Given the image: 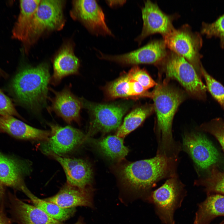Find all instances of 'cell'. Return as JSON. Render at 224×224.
<instances>
[{"label": "cell", "instance_id": "cell-1", "mask_svg": "<svg viewBox=\"0 0 224 224\" xmlns=\"http://www.w3.org/2000/svg\"><path fill=\"white\" fill-rule=\"evenodd\" d=\"M50 77L48 66L45 63L34 67H25L12 80L10 92L17 103L38 111L46 105Z\"/></svg>", "mask_w": 224, "mask_h": 224}, {"label": "cell", "instance_id": "cell-2", "mask_svg": "<svg viewBox=\"0 0 224 224\" xmlns=\"http://www.w3.org/2000/svg\"><path fill=\"white\" fill-rule=\"evenodd\" d=\"M170 160L158 155L148 159L125 164L120 168L119 175L125 185L136 192L144 200L151 203V189L169 170Z\"/></svg>", "mask_w": 224, "mask_h": 224}, {"label": "cell", "instance_id": "cell-3", "mask_svg": "<svg viewBox=\"0 0 224 224\" xmlns=\"http://www.w3.org/2000/svg\"><path fill=\"white\" fill-rule=\"evenodd\" d=\"M184 92L164 79L157 83L151 92L154 110L157 117L158 129L164 144L172 140V125L174 116L180 104L185 99Z\"/></svg>", "mask_w": 224, "mask_h": 224}, {"label": "cell", "instance_id": "cell-4", "mask_svg": "<svg viewBox=\"0 0 224 224\" xmlns=\"http://www.w3.org/2000/svg\"><path fill=\"white\" fill-rule=\"evenodd\" d=\"M155 65L160 72L165 74V79L175 80L192 97L199 100H206L207 89L201 77L184 58L169 49L165 57Z\"/></svg>", "mask_w": 224, "mask_h": 224}, {"label": "cell", "instance_id": "cell-5", "mask_svg": "<svg viewBox=\"0 0 224 224\" xmlns=\"http://www.w3.org/2000/svg\"><path fill=\"white\" fill-rule=\"evenodd\" d=\"M201 35L200 33L193 31L186 24L178 29L175 28L163 37L167 48L187 60L201 77L202 64L200 60L203 56L200 51L203 44Z\"/></svg>", "mask_w": 224, "mask_h": 224}, {"label": "cell", "instance_id": "cell-6", "mask_svg": "<svg viewBox=\"0 0 224 224\" xmlns=\"http://www.w3.org/2000/svg\"><path fill=\"white\" fill-rule=\"evenodd\" d=\"M81 100L83 107L91 114L88 135L98 132L107 133L119 128L124 115L132 105L129 102L99 104Z\"/></svg>", "mask_w": 224, "mask_h": 224}, {"label": "cell", "instance_id": "cell-7", "mask_svg": "<svg viewBox=\"0 0 224 224\" xmlns=\"http://www.w3.org/2000/svg\"><path fill=\"white\" fill-rule=\"evenodd\" d=\"M64 3L62 0H40L34 14L28 40L24 46L26 51L44 32L60 30L63 27L65 23Z\"/></svg>", "mask_w": 224, "mask_h": 224}, {"label": "cell", "instance_id": "cell-8", "mask_svg": "<svg viewBox=\"0 0 224 224\" xmlns=\"http://www.w3.org/2000/svg\"><path fill=\"white\" fill-rule=\"evenodd\" d=\"M186 195L182 184L174 178L167 180L161 186L152 191L151 203L155 213L164 224H175L174 214L181 206Z\"/></svg>", "mask_w": 224, "mask_h": 224}, {"label": "cell", "instance_id": "cell-9", "mask_svg": "<svg viewBox=\"0 0 224 224\" xmlns=\"http://www.w3.org/2000/svg\"><path fill=\"white\" fill-rule=\"evenodd\" d=\"M163 39L154 40L136 50L124 54L107 55L99 52L100 59L123 65L153 64L156 65L166 56L168 50Z\"/></svg>", "mask_w": 224, "mask_h": 224}, {"label": "cell", "instance_id": "cell-10", "mask_svg": "<svg viewBox=\"0 0 224 224\" xmlns=\"http://www.w3.org/2000/svg\"><path fill=\"white\" fill-rule=\"evenodd\" d=\"M70 14L73 19L81 22L92 34L113 36L106 23L104 12L96 1H73Z\"/></svg>", "mask_w": 224, "mask_h": 224}, {"label": "cell", "instance_id": "cell-11", "mask_svg": "<svg viewBox=\"0 0 224 224\" xmlns=\"http://www.w3.org/2000/svg\"><path fill=\"white\" fill-rule=\"evenodd\" d=\"M143 25L141 33L135 39L140 44L148 36L156 33L166 35L175 28L172 22L176 15H168L163 12L156 3L149 0L144 2L142 9Z\"/></svg>", "mask_w": 224, "mask_h": 224}, {"label": "cell", "instance_id": "cell-12", "mask_svg": "<svg viewBox=\"0 0 224 224\" xmlns=\"http://www.w3.org/2000/svg\"><path fill=\"white\" fill-rule=\"evenodd\" d=\"M50 135L42 147L49 154L59 156L69 152L77 147L86 138L80 130L70 126L62 127L54 124H49Z\"/></svg>", "mask_w": 224, "mask_h": 224}, {"label": "cell", "instance_id": "cell-13", "mask_svg": "<svg viewBox=\"0 0 224 224\" xmlns=\"http://www.w3.org/2000/svg\"><path fill=\"white\" fill-rule=\"evenodd\" d=\"M183 144L184 149L200 169L209 168L219 159L217 149L205 136L200 133L192 132L184 135Z\"/></svg>", "mask_w": 224, "mask_h": 224}, {"label": "cell", "instance_id": "cell-14", "mask_svg": "<svg viewBox=\"0 0 224 224\" xmlns=\"http://www.w3.org/2000/svg\"><path fill=\"white\" fill-rule=\"evenodd\" d=\"M71 85L66 86L59 91L51 90L54 96L50 99L51 105L49 112H54L68 124L73 122H80V112L83 107L81 98L77 97L71 90Z\"/></svg>", "mask_w": 224, "mask_h": 224}, {"label": "cell", "instance_id": "cell-15", "mask_svg": "<svg viewBox=\"0 0 224 224\" xmlns=\"http://www.w3.org/2000/svg\"><path fill=\"white\" fill-rule=\"evenodd\" d=\"M50 154L63 168L67 184L82 189L87 188L91 181L92 175L91 167L88 162L80 159Z\"/></svg>", "mask_w": 224, "mask_h": 224}, {"label": "cell", "instance_id": "cell-16", "mask_svg": "<svg viewBox=\"0 0 224 224\" xmlns=\"http://www.w3.org/2000/svg\"><path fill=\"white\" fill-rule=\"evenodd\" d=\"M104 90L106 97L110 100L120 98L137 99L142 97L151 98V92L131 79L126 72L107 84Z\"/></svg>", "mask_w": 224, "mask_h": 224}, {"label": "cell", "instance_id": "cell-17", "mask_svg": "<svg viewBox=\"0 0 224 224\" xmlns=\"http://www.w3.org/2000/svg\"><path fill=\"white\" fill-rule=\"evenodd\" d=\"M92 192L86 188L82 189L67 183L55 195L43 199L63 208L79 206L92 208Z\"/></svg>", "mask_w": 224, "mask_h": 224}, {"label": "cell", "instance_id": "cell-18", "mask_svg": "<svg viewBox=\"0 0 224 224\" xmlns=\"http://www.w3.org/2000/svg\"><path fill=\"white\" fill-rule=\"evenodd\" d=\"M0 132L6 133L16 138L24 140L47 141L50 131L31 126L14 116L0 115Z\"/></svg>", "mask_w": 224, "mask_h": 224}, {"label": "cell", "instance_id": "cell-19", "mask_svg": "<svg viewBox=\"0 0 224 224\" xmlns=\"http://www.w3.org/2000/svg\"><path fill=\"white\" fill-rule=\"evenodd\" d=\"M53 66L54 72L50 82L54 86L65 77L78 74L80 62L71 44L67 43L61 48L54 58Z\"/></svg>", "mask_w": 224, "mask_h": 224}, {"label": "cell", "instance_id": "cell-20", "mask_svg": "<svg viewBox=\"0 0 224 224\" xmlns=\"http://www.w3.org/2000/svg\"><path fill=\"white\" fill-rule=\"evenodd\" d=\"M40 0H21L20 12L12 30V37L23 43L27 41L29 32L35 12Z\"/></svg>", "mask_w": 224, "mask_h": 224}, {"label": "cell", "instance_id": "cell-21", "mask_svg": "<svg viewBox=\"0 0 224 224\" xmlns=\"http://www.w3.org/2000/svg\"><path fill=\"white\" fill-rule=\"evenodd\" d=\"M15 214L20 224H64L50 217L34 205L27 203L18 198L14 200Z\"/></svg>", "mask_w": 224, "mask_h": 224}, {"label": "cell", "instance_id": "cell-22", "mask_svg": "<svg viewBox=\"0 0 224 224\" xmlns=\"http://www.w3.org/2000/svg\"><path fill=\"white\" fill-rule=\"evenodd\" d=\"M224 216V195L213 194L198 204L194 224H209L215 218Z\"/></svg>", "mask_w": 224, "mask_h": 224}, {"label": "cell", "instance_id": "cell-23", "mask_svg": "<svg viewBox=\"0 0 224 224\" xmlns=\"http://www.w3.org/2000/svg\"><path fill=\"white\" fill-rule=\"evenodd\" d=\"M22 172L18 162L0 152V181L3 185L22 191L26 187L22 180Z\"/></svg>", "mask_w": 224, "mask_h": 224}, {"label": "cell", "instance_id": "cell-24", "mask_svg": "<svg viewBox=\"0 0 224 224\" xmlns=\"http://www.w3.org/2000/svg\"><path fill=\"white\" fill-rule=\"evenodd\" d=\"M30 199L34 205L40 208L52 218L62 222L72 217L76 212L75 208H63L58 205L39 198L26 187L22 191Z\"/></svg>", "mask_w": 224, "mask_h": 224}, {"label": "cell", "instance_id": "cell-25", "mask_svg": "<svg viewBox=\"0 0 224 224\" xmlns=\"http://www.w3.org/2000/svg\"><path fill=\"white\" fill-rule=\"evenodd\" d=\"M154 110L153 105L147 104L133 109L125 117L122 124L118 128L116 135L123 138L133 131Z\"/></svg>", "mask_w": 224, "mask_h": 224}, {"label": "cell", "instance_id": "cell-26", "mask_svg": "<svg viewBox=\"0 0 224 224\" xmlns=\"http://www.w3.org/2000/svg\"><path fill=\"white\" fill-rule=\"evenodd\" d=\"M94 142L105 155L112 159L122 160L129 151L124 145L122 138L116 135L109 136Z\"/></svg>", "mask_w": 224, "mask_h": 224}, {"label": "cell", "instance_id": "cell-27", "mask_svg": "<svg viewBox=\"0 0 224 224\" xmlns=\"http://www.w3.org/2000/svg\"><path fill=\"white\" fill-rule=\"evenodd\" d=\"M196 184L204 187L207 195L213 194L224 195V171L214 167L209 177L196 182Z\"/></svg>", "mask_w": 224, "mask_h": 224}, {"label": "cell", "instance_id": "cell-28", "mask_svg": "<svg viewBox=\"0 0 224 224\" xmlns=\"http://www.w3.org/2000/svg\"><path fill=\"white\" fill-rule=\"evenodd\" d=\"M200 33L205 35L207 38H219L220 46L224 49V14L219 16L212 22H203Z\"/></svg>", "mask_w": 224, "mask_h": 224}, {"label": "cell", "instance_id": "cell-29", "mask_svg": "<svg viewBox=\"0 0 224 224\" xmlns=\"http://www.w3.org/2000/svg\"><path fill=\"white\" fill-rule=\"evenodd\" d=\"M201 71L205 81L207 90L224 110V86L210 75L202 65Z\"/></svg>", "mask_w": 224, "mask_h": 224}, {"label": "cell", "instance_id": "cell-30", "mask_svg": "<svg viewBox=\"0 0 224 224\" xmlns=\"http://www.w3.org/2000/svg\"><path fill=\"white\" fill-rule=\"evenodd\" d=\"M200 128L215 137L224 152V120L220 118L213 119L201 125Z\"/></svg>", "mask_w": 224, "mask_h": 224}, {"label": "cell", "instance_id": "cell-31", "mask_svg": "<svg viewBox=\"0 0 224 224\" xmlns=\"http://www.w3.org/2000/svg\"><path fill=\"white\" fill-rule=\"evenodd\" d=\"M127 73L131 79L138 82L146 90L157 84L146 70L137 65L134 66Z\"/></svg>", "mask_w": 224, "mask_h": 224}, {"label": "cell", "instance_id": "cell-32", "mask_svg": "<svg viewBox=\"0 0 224 224\" xmlns=\"http://www.w3.org/2000/svg\"><path fill=\"white\" fill-rule=\"evenodd\" d=\"M0 115L16 116L22 119L10 98L0 89Z\"/></svg>", "mask_w": 224, "mask_h": 224}, {"label": "cell", "instance_id": "cell-33", "mask_svg": "<svg viewBox=\"0 0 224 224\" xmlns=\"http://www.w3.org/2000/svg\"><path fill=\"white\" fill-rule=\"evenodd\" d=\"M0 224H11V222L5 215L3 212L0 209Z\"/></svg>", "mask_w": 224, "mask_h": 224}, {"label": "cell", "instance_id": "cell-34", "mask_svg": "<svg viewBox=\"0 0 224 224\" xmlns=\"http://www.w3.org/2000/svg\"><path fill=\"white\" fill-rule=\"evenodd\" d=\"M126 2L125 0H109L107 1L106 2L110 7H114L122 5Z\"/></svg>", "mask_w": 224, "mask_h": 224}, {"label": "cell", "instance_id": "cell-35", "mask_svg": "<svg viewBox=\"0 0 224 224\" xmlns=\"http://www.w3.org/2000/svg\"><path fill=\"white\" fill-rule=\"evenodd\" d=\"M8 77V75L0 68V78L7 79Z\"/></svg>", "mask_w": 224, "mask_h": 224}, {"label": "cell", "instance_id": "cell-36", "mask_svg": "<svg viewBox=\"0 0 224 224\" xmlns=\"http://www.w3.org/2000/svg\"><path fill=\"white\" fill-rule=\"evenodd\" d=\"M2 184L0 181V197L2 195L3 192V188Z\"/></svg>", "mask_w": 224, "mask_h": 224}, {"label": "cell", "instance_id": "cell-37", "mask_svg": "<svg viewBox=\"0 0 224 224\" xmlns=\"http://www.w3.org/2000/svg\"><path fill=\"white\" fill-rule=\"evenodd\" d=\"M74 224H83L82 219L81 218H80L78 221Z\"/></svg>", "mask_w": 224, "mask_h": 224}, {"label": "cell", "instance_id": "cell-38", "mask_svg": "<svg viewBox=\"0 0 224 224\" xmlns=\"http://www.w3.org/2000/svg\"><path fill=\"white\" fill-rule=\"evenodd\" d=\"M219 224H224V220Z\"/></svg>", "mask_w": 224, "mask_h": 224}]
</instances>
